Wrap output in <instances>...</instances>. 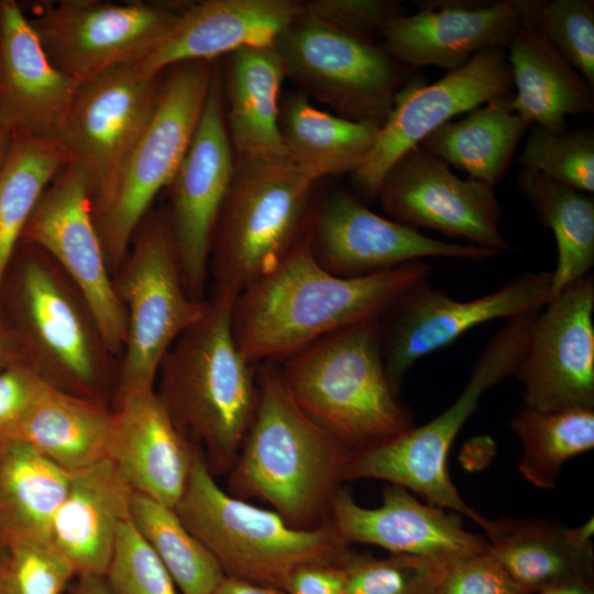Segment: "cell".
Returning <instances> with one entry per match:
<instances>
[{
	"label": "cell",
	"instance_id": "6da1fadb",
	"mask_svg": "<svg viewBox=\"0 0 594 594\" xmlns=\"http://www.w3.org/2000/svg\"><path fill=\"white\" fill-rule=\"evenodd\" d=\"M430 272L425 261H414L366 276H336L316 261L306 229L270 272L238 295L237 345L254 364L284 361L330 333L382 319Z\"/></svg>",
	"mask_w": 594,
	"mask_h": 594
},
{
	"label": "cell",
	"instance_id": "7a4b0ae2",
	"mask_svg": "<svg viewBox=\"0 0 594 594\" xmlns=\"http://www.w3.org/2000/svg\"><path fill=\"white\" fill-rule=\"evenodd\" d=\"M257 387L228 493L268 504L294 528H315L329 519L353 452L300 409L275 362L257 364Z\"/></svg>",
	"mask_w": 594,
	"mask_h": 594
},
{
	"label": "cell",
	"instance_id": "3957f363",
	"mask_svg": "<svg viewBox=\"0 0 594 594\" xmlns=\"http://www.w3.org/2000/svg\"><path fill=\"white\" fill-rule=\"evenodd\" d=\"M237 297L213 290L204 317L163 356L155 382L172 421L215 477L231 470L258 396L257 364L244 359L233 334Z\"/></svg>",
	"mask_w": 594,
	"mask_h": 594
},
{
	"label": "cell",
	"instance_id": "277c9868",
	"mask_svg": "<svg viewBox=\"0 0 594 594\" xmlns=\"http://www.w3.org/2000/svg\"><path fill=\"white\" fill-rule=\"evenodd\" d=\"M283 362L295 403L353 453L414 427L411 410L387 378L381 319L330 333Z\"/></svg>",
	"mask_w": 594,
	"mask_h": 594
},
{
	"label": "cell",
	"instance_id": "5b68a950",
	"mask_svg": "<svg viewBox=\"0 0 594 594\" xmlns=\"http://www.w3.org/2000/svg\"><path fill=\"white\" fill-rule=\"evenodd\" d=\"M174 510L226 576L283 591L297 569L314 563L343 565L353 552L330 518L315 528L298 529L274 510L230 495L217 484L200 452Z\"/></svg>",
	"mask_w": 594,
	"mask_h": 594
},
{
	"label": "cell",
	"instance_id": "8992f818",
	"mask_svg": "<svg viewBox=\"0 0 594 594\" xmlns=\"http://www.w3.org/2000/svg\"><path fill=\"white\" fill-rule=\"evenodd\" d=\"M218 65L188 61L162 72L154 108L103 197L91 207L108 266L113 275L133 234L167 188L197 130Z\"/></svg>",
	"mask_w": 594,
	"mask_h": 594
},
{
	"label": "cell",
	"instance_id": "52a82bcc",
	"mask_svg": "<svg viewBox=\"0 0 594 594\" xmlns=\"http://www.w3.org/2000/svg\"><path fill=\"white\" fill-rule=\"evenodd\" d=\"M317 183L288 158H235L210 248L213 290L239 295L290 251Z\"/></svg>",
	"mask_w": 594,
	"mask_h": 594
},
{
	"label": "cell",
	"instance_id": "ba28073f",
	"mask_svg": "<svg viewBox=\"0 0 594 594\" xmlns=\"http://www.w3.org/2000/svg\"><path fill=\"white\" fill-rule=\"evenodd\" d=\"M537 314L508 320L488 340L463 391L446 410L381 446L352 453L344 480L374 479L399 485L430 505L452 509L482 526L486 517L464 503L449 476V450L483 394L514 376Z\"/></svg>",
	"mask_w": 594,
	"mask_h": 594
},
{
	"label": "cell",
	"instance_id": "9c48e42d",
	"mask_svg": "<svg viewBox=\"0 0 594 594\" xmlns=\"http://www.w3.org/2000/svg\"><path fill=\"white\" fill-rule=\"evenodd\" d=\"M112 282L127 337L111 407L131 393L155 388L165 353L209 308V299H193L184 287L166 208L151 209L139 223Z\"/></svg>",
	"mask_w": 594,
	"mask_h": 594
},
{
	"label": "cell",
	"instance_id": "30bf717a",
	"mask_svg": "<svg viewBox=\"0 0 594 594\" xmlns=\"http://www.w3.org/2000/svg\"><path fill=\"white\" fill-rule=\"evenodd\" d=\"M23 243L19 294L25 337L18 340L29 365L47 383L111 408L118 371L87 302L47 253Z\"/></svg>",
	"mask_w": 594,
	"mask_h": 594
},
{
	"label": "cell",
	"instance_id": "8fae6325",
	"mask_svg": "<svg viewBox=\"0 0 594 594\" xmlns=\"http://www.w3.org/2000/svg\"><path fill=\"white\" fill-rule=\"evenodd\" d=\"M287 77L344 119L378 129L416 76L383 47L304 11L275 43Z\"/></svg>",
	"mask_w": 594,
	"mask_h": 594
},
{
	"label": "cell",
	"instance_id": "7c38bea8",
	"mask_svg": "<svg viewBox=\"0 0 594 594\" xmlns=\"http://www.w3.org/2000/svg\"><path fill=\"white\" fill-rule=\"evenodd\" d=\"M186 4L62 0L42 4L31 26L51 63L77 86L146 57Z\"/></svg>",
	"mask_w": 594,
	"mask_h": 594
},
{
	"label": "cell",
	"instance_id": "4fadbf2b",
	"mask_svg": "<svg viewBox=\"0 0 594 594\" xmlns=\"http://www.w3.org/2000/svg\"><path fill=\"white\" fill-rule=\"evenodd\" d=\"M551 297V273H525L487 295L457 300L425 279L407 290L381 319L389 385L399 396L409 370L471 329L495 319L537 312Z\"/></svg>",
	"mask_w": 594,
	"mask_h": 594
},
{
	"label": "cell",
	"instance_id": "5bb4252c",
	"mask_svg": "<svg viewBox=\"0 0 594 594\" xmlns=\"http://www.w3.org/2000/svg\"><path fill=\"white\" fill-rule=\"evenodd\" d=\"M20 241L42 249L66 273L87 302L108 351L121 355L125 311L94 221L87 178L77 165L68 163L54 177Z\"/></svg>",
	"mask_w": 594,
	"mask_h": 594
},
{
	"label": "cell",
	"instance_id": "9a60e30c",
	"mask_svg": "<svg viewBox=\"0 0 594 594\" xmlns=\"http://www.w3.org/2000/svg\"><path fill=\"white\" fill-rule=\"evenodd\" d=\"M306 229L318 264L339 277L372 275L429 257L485 261L497 255L469 243L440 241L384 218L340 186L314 197Z\"/></svg>",
	"mask_w": 594,
	"mask_h": 594
},
{
	"label": "cell",
	"instance_id": "2e32d148",
	"mask_svg": "<svg viewBox=\"0 0 594 594\" xmlns=\"http://www.w3.org/2000/svg\"><path fill=\"white\" fill-rule=\"evenodd\" d=\"M376 198L392 220L409 228L464 239L497 254L512 249L502 233L504 211L494 187L458 177L421 144L391 166Z\"/></svg>",
	"mask_w": 594,
	"mask_h": 594
},
{
	"label": "cell",
	"instance_id": "e0dca14e",
	"mask_svg": "<svg viewBox=\"0 0 594 594\" xmlns=\"http://www.w3.org/2000/svg\"><path fill=\"white\" fill-rule=\"evenodd\" d=\"M505 48L487 47L462 67L427 85L418 74L396 95L394 107L363 164L352 174L359 189L376 198L391 166L408 150L460 113L512 94Z\"/></svg>",
	"mask_w": 594,
	"mask_h": 594
},
{
	"label": "cell",
	"instance_id": "ac0fdd59",
	"mask_svg": "<svg viewBox=\"0 0 594 594\" xmlns=\"http://www.w3.org/2000/svg\"><path fill=\"white\" fill-rule=\"evenodd\" d=\"M234 166L218 66L193 141L167 186L165 207L183 284L196 300H205L213 230Z\"/></svg>",
	"mask_w": 594,
	"mask_h": 594
},
{
	"label": "cell",
	"instance_id": "d6986e66",
	"mask_svg": "<svg viewBox=\"0 0 594 594\" xmlns=\"http://www.w3.org/2000/svg\"><path fill=\"white\" fill-rule=\"evenodd\" d=\"M594 277L552 296L535 316L514 376L525 407L594 408Z\"/></svg>",
	"mask_w": 594,
	"mask_h": 594
},
{
	"label": "cell",
	"instance_id": "ffe728a7",
	"mask_svg": "<svg viewBox=\"0 0 594 594\" xmlns=\"http://www.w3.org/2000/svg\"><path fill=\"white\" fill-rule=\"evenodd\" d=\"M161 78L162 73L145 77L127 64L78 86L55 139L85 174L91 207L150 118Z\"/></svg>",
	"mask_w": 594,
	"mask_h": 594
},
{
	"label": "cell",
	"instance_id": "44dd1931",
	"mask_svg": "<svg viewBox=\"0 0 594 594\" xmlns=\"http://www.w3.org/2000/svg\"><path fill=\"white\" fill-rule=\"evenodd\" d=\"M417 7L418 12L397 18L382 36V47L416 72L426 66L454 70L481 50L507 48L522 26L514 0H429Z\"/></svg>",
	"mask_w": 594,
	"mask_h": 594
},
{
	"label": "cell",
	"instance_id": "7402d4cb",
	"mask_svg": "<svg viewBox=\"0 0 594 594\" xmlns=\"http://www.w3.org/2000/svg\"><path fill=\"white\" fill-rule=\"evenodd\" d=\"M382 505H359L348 487L332 497L329 518L350 544L378 546L392 554L451 562L488 550L485 537L466 531L460 517L418 502L405 487L386 484Z\"/></svg>",
	"mask_w": 594,
	"mask_h": 594
},
{
	"label": "cell",
	"instance_id": "603a6c76",
	"mask_svg": "<svg viewBox=\"0 0 594 594\" xmlns=\"http://www.w3.org/2000/svg\"><path fill=\"white\" fill-rule=\"evenodd\" d=\"M109 459L132 491L174 508L200 451L176 428L155 388L111 407Z\"/></svg>",
	"mask_w": 594,
	"mask_h": 594
},
{
	"label": "cell",
	"instance_id": "cb8c5ba5",
	"mask_svg": "<svg viewBox=\"0 0 594 594\" xmlns=\"http://www.w3.org/2000/svg\"><path fill=\"white\" fill-rule=\"evenodd\" d=\"M302 12L296 0H206L186 4L164 38L133 64L145 77L188 61H216L243 47L273 46Z\"/></svg>",
	"mask_w": 594,
	"mask_h": 594
},
{
	"label": "cell",
	"instance_id": "d4e9b609",
	"mask_svg": "<svg viewBox=\"0 0 594 594\" xmlns=\"http://www.w3.org/2000/svg\"><path fill=\"white\" fill-rule=\"evenodd\" d=\"M78 86L48 59L22 6L0 0V118L14 138H55Z\"/></svg>",
	"mask_w": 594,
	"mask_h": 594
},
{
	"label": "cell",
	"instance_id": "484cf974",
	"mask_svg": "<svg viewBox=\"0 0 594 594\" xmlns=\"http://www.w3.org/2000/svg\"><path fill=\"white\" fill-rule=\"evenodd\" d=\"M132 490L109 459L72 473L51 525L48 543L76 576H103L121 525L130 518Z\"/></svg>",
	"mask_w": 594,
	"mask_h": 594
},
{
	"label": "cell",
	"instance_id": "4316f807",
	"mask_svg": "<svg viewBox=\"0 0 594 594\" xmlns=\"http://www.w3.org/2000/svg\"><path fill=\"white\" fill-rule=\"evenodd\" d=\"M224 57L220 82L235 158H287L279 131L286 74L275 46L243 47Z\"/></svg>",
	"mask_w": 594,
	"mask_h": 594
},
{
	"label": "cell",
	"instance_id": "83f0119b",
	"mask_svg": "<svg viewBox=\"0 0 594 594\" xmlns=\"http://www.w3.org/2000/svg\"><path fill=\"white\" fill-rule=\"evenodd\" d=\"M507 48L516 87L510 106L520 118L561 134L569 116L594 112L593 87L537 30L521 26Z\"/></svg>",
	"mask_w": 594,
	"mask_h": 594
},
{
	"label": "cell",
	"instance_id": "f1b7e54d",
	"mask_svg": "<svg viewBox=\"0 0 594 594\" xmlns=\"http://www.w3.org/2000/svg\"><path fill=\"white\" fill-rule=\"evenodd\" d=\"M111 418V408L43 380L3 442L22 441L74 472L107 458Z\"/></svg>",
	"mask_w": 594,
	"mask_h": 594
},
{
	"label": "cell",
	"instance_id": "f546056e",
	"mask_svg": "<svg viewBox=\"0 0 594 594\" xmlns=\"http://www.w3.org/2000/svg\"><path fill=\"white\" fill-rule=\"evenodd\" d=\"M482 528L490 553L529 594L565 582L593 583V550L574 546L566 527L553 520L486 518Z\"/></svg>",
	"mask_w": 594,
	"mask_h": 594
},
{
	"label": "cell",
	"instance_id": "4dcf8cb0",
	"mask_svg": "<svg viewBox=\"0 0 594 594\" xmlns=\"http://www.w3.org/2000/svg\"><path fill=\"white\" fill-rule=\"evenodd\" d=\"M279 131L287 158L319 182L353 174L374 145L378 128L321 111L298 90L279 102Z\"/></svg>",
	"mask_w": 594,
	"mask_h": 594
},
{
	"label": "cell",
	"instance_id": "1f68e13d",
	"mask_svg": "<svg viewBox=\"0 0 594 594\" xmlns=\"http://www.w3.org/2000/svg\"><path fill=\"white\" fill-rule=\"evenodd\" d=\"M72 473L22 441L0 443V538L48 543Z\"/></svg>",
	"mask_w": 594,
	"mask_h": 594
},
{
	"label": "cell",
	"instance_id": "d6a6232c",
	"mask_svg": "<svg viewBox=\"0 0 594 594\" xmlns=\"http://www.w3.org/2000/svg\"><path fill=\"white\" fill-rule=\"evenodd\" d=\"M512 96L491 100L463 119L442 124L420 144L449 166L494 187L507 174L519 142L532 125L514 112Z\"/></svg>",
	"mask_w": 594,
	"mask_h": 594
},
{
	"label": "cell",
	"instance_id": "836d02e7",
	"mask_svg": "<svg viewBox=\"0 0 594 594\" xmlns=\"http://www.w3.org/2000/svg\"><path fill=\"white\" fill-rule=\"evenodd\" d=\"M516 185L556 238L558 258L551 272L552 297L587 276L594 266V199L588 194L526 169L517 174Z\"/></svg>",
	"mask_w": 594,
	"mask_h": 594
},
{
	"label": "cell",
	"instance_id": "e575fe53",
	"mask_svg": "<svg viewBox=\"0 0 594 594\" xmlns=\"http://www.w3.org/2000/svg\"><path fill=\"white\" fill-rule=\"evenodd\" d=\"M68 163L55 138H14L0 170V289L28 220Z\"/></svg>",
	"mask_w": 594,
	"mask_h": 594
},
{
	"label": "cell",
	"instance_id": "d590c367",
	"mask_svg": "<svg viewBox=\"0 0 594 594\" xmlns=\"http://www.w3.org/2000/svg\"><path fill=\"white\" fill-rule=\"evenodd\" d=\"M130 520L161 560L182 594H213L226 574L174 508L132 492Z\"/></svg>",
	"mask_w": 594,
	"mask_h": 594
},
{
	"label": "cell",
	"instance_id": "8d00e7d4",
	"mask_svg": "<svg viewBox=\"0 0 594 594\" xmlns=\"http://www.w3.org/2000/svg\"><path fill=\"white\" fill-rule=\"evenodd\" d=\"M510 427L524 447L518 471L538 488L556 487L563 463L594 447V408L520 409Z\"/></svg>",
	"mask_w": 594,
	"mask_h": 594
},
{
	"label": "cell",
	"instance_id": "74e56055",
	"mask_svg": "<svg viewBox=\"0 0 594 594\" xmlns=\"http://www.w3.org/2000/svg\"><path fill=\"white\" fill-rule=\"evenodd\" d=\"M522 26L541 33L594 87V1L514 0Z\"/></svg>",
	"mask_w": 594,
	"mask_h": 594
},
{
	"label": "cell",
	"instance_id": "f35d334b",
	"mask_svg": "<svg viewBox=\"0 0 594 594\" xmlns=\"http://www.w3.org/2000/svg\"><path fill=\"white\" fill-rule=\"evenodd\" d=\"M519 157L521 169L575 188L594 191V130L580 127L557 134L532 124Z\"/></svg>",
	"mask_w": 594,
	"mask_h": 594
},
{
	"label": "cell",
	"instance_id": "ab89813d",
	"mask_svg": "<svg viewBox=\"0 0 594 594\" xmlns=\"http://www.w3.org/2000/svg\"><path fill=\"white\" fill-rule=\"evenodd\" d=\"M449 563L410 554L377 559L352 552L343 564L344 594H436Z\"/></svg>",
	"mask_w": 594,
	"mask_h": 594
},
{
	"label": "cell",
	"instance_id": "60d3db41",
	"mask_svg": "<svg viewBox=\"0 0 594 594\" xmlns=\"http://www.w3.org/2000/svg\"><path fill=\"white\" fill-rule=\"evenodd\" d=\"M103 578L111 594H178L167 570L130 518L119 529Z\"/></svg>",
	"mask_w": 594,
	"mask_h": 594
},
{
	"label": "cell",
	"instance_id": "b9f144b4",
	"mask_svg": "<svg viewBox=\"0 0 594 594\" xmlns=\"http://www.w3.org/2000/svg\"><path fill=\"white\" fill-rule=\"evenodd\" d=\"M6 543L7 594H65L76 578L72 564L50 543Z\"/></svg>",
	"mask_w": 594,
	"mask_h": 594
},
{
	"label": "cell",
	"instance_id": "7bdbcfd3",
	"mask_svg": "<svg viewBox=\"0 0 594 594\" xmlns=\"http://www.w3.org/2000/svg\"><path fill=\"white\" fill-rule=\"evenodd\" d=\"M304 11L344 31L373 41L383 36L388 25L407 14L404 6L393 0H310Z\"/></svg>",
	"mask_w": 594,
	"mask_h": 594
},
{
	"label": "cell",
	"instance_id": "ee69618b",
	"mask_svg": "<svg viewBox=\"0 0 594 594\" xmlns=\"http://www.w3.org/2000/svg\"><path fill=\"white\" fill-rule=\"evenodd\" d=\"M436 594H529L517 585L490 551L448 564Z\"/></svg>",
	"mask_w": 594,
	"mask_h": 594
},
{
	"label": "cell",
	"instance_id": "f6af8a7d",
	"mask_svg": "<svg viewBox=\"0 0 594 594\" xmlns=\"http://www.w3.org/2000/svg\"><path fill=\"white\" fill-rule=\"evenodd\" d=\"M43 380L25 363L0 372V443L20 420Z\"/></svg>",
	"mask_w": 594,
	"mask_h": 594
},
{
	"label": "cell",
	"instance_id": "bcb514c9",
	"mask_svg": "<svg viewBox=\"0 0 594 594\" xmlns=\"http://www.w3.org/2000/svg\"><path fill=\"white\" fill-rule=\"evenodd\" d=\"M345 571L341 564L314 563L297 569L288 579L286 594H344Z\"/></svg>",
	"mask_w": 594,
	"mask_h": 594
},
{
	"label": "cell",
	"instance_id": "7dc6e473",
	"mask_svg": "<svg viewBox=\"0 0 594 594\" xmlns=\"http://www.w3.org/2000/svg\"><path fill=\"white\" fill-rule=\"evenodd\" d=\"M15 363L29 365L18 338L0 321V372Z\"/></svg>",
	"mask_w": 594,
	"mask_h": 594
},
{
	"label": "cell",
	"instance_id": "c3c4849f",
	"mask_svg": "<svg viewBox=\"0 0 594 594\" xmlns=\"http://www.w3.org/2000/svg\"><path fill=\"white\" fill-rule=\"evenodd\" d=\"M213 594H286V592L226 576Z\"/></svg>",
	"mask_w": 594,
	"mask_h": 594
},
{
	"label": "cell",
	"instance_id": "681fc988",
	"mask_svg": "<svg viewBox=\"0 0 594 594\" xmlns=\"http://www.w3.org/2000/svg\"><path fill=\"white\" fill-rule=\"evenodd\" d=\"M65 594H111L106 580L100 575L76 576Z\"/></svg>",
	"mask_w": 594,
	"mask_h": 594
},
{
	"label": "cell",
	"instance_id": "f907efd6",
	"mask_svg": "<svg viewBox=\"0 0 594 594\" xmlns=\"http://www.w3.org/2000/svg\"><path fill=\"white\" fill-rule=\"evenodd\" d=\"M594 532V520L591 517L579 527L568 528L566 534L574 546L585 550H593L592 537Z\"/></svg>",
	"mask_w": 594,
	"mask_h": 594
},
{
	"label": "cell",
	"instance_id": "816d5d0a",
	"mask_svg": "<svg viewBox=\"0 0 594 594\" xmlns=\"http://www.w3.org/2000/svg\"><path fill=\"white\" fill-rule=\"evenodd\" d=\"M538 594H594L593 583L574 581L549 586Z\"/></svg>",
	"mask_w": 594,
	"mask_h": 594
},
{
	"label": "cell",
	"instance_id": "f5cc1de1",
	"mask_svg": "<svg viewBox=\"0 0 594 594\" xmlns=\"http://www.w3.org/2000/svg\"><path fill=\"white\" fill-rule=\"evenodd\" d=\"M14 136L0 118V170L9 155Z\"/></svg>",
	"mask_w": 594,
	"mask_h": 594
},
{
	"label": "cell",
	"instance_id": "db71d44e",
	"mask_svg": "<svg viewBox=\"0 0 594 594\" xmlns=\"http://www.w3.org/2000/svg\"><path fill=\"white\" fill-rule=\"evenodd\" d=\"M7 559H8V546L0 538V594H7V587H6Z\"/></svg>",
	"mask_w": 594,
	"mask_h": 594
}]
</instances>
